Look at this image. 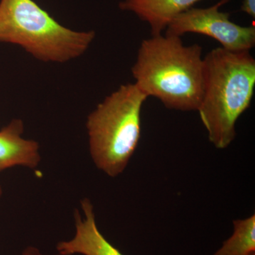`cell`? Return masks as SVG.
Here are the masks:
<instances>
[{
    "label": "cell",
    "instance_id": "cell-7",
    "mask_svg": "<svg viewBox=\"0 0 255 255\" xmlns=\"http://www.w3.org/2000/svg\"><path fill=\"white\" fill-rule=\"evenodd\" d=\"M204 0H123L119 6L148 23L152 36H159L178 15Z\"/></svg>",
    "mask_w": 255,
    "mask_h": 255
},
{
    "label": "cell",
    "instance_id": "cell-8",
    "mask_svg": "<svg viewBox=\"0 0 255 255\" xmlns=\"http://www.w3.org/2000/svg\"><path fill=\"white\" fill-rule=\"evenodd\" d=\"M23 124L20 119H14L0 130V172L14 166L33 169L39 164L38 142L23 138Z\"/></svg>",
    "mask_w": 255,
    "mask_h": 255
},
{
    "label": "cell",
    "instance_id": "cell-9",
    "mask_svg": "<svg viewBox=\"0 0 255 255\" xmlns=\"http://www.w3.org/2000/svg\"><path fill=\"white\" fill-rule=\"evenodd\" d=\"M233 233L213 255H255V215L233 221Z\"/></svg>",
    "mask_w": 255,
    "mask_h": 255
},
{
    "label": "cell",
    "instance_id": "cell-11",
    "mask_svg": "<svg viewBox=\"0 0 255 255\" xmlns=\"http://www.w3.org/2000/svg\"><path fill=\"white\" fill-rule=\"evenodd\" d=\"M22 255H44L41 254V252L33 247H28L23 252Z\"/></svg>",
    "mask_w": 255,
    "mask_h": 255
},
{
    "label": "cell",
    "instance_id": "cell-5",
    "mask_svg": "<svg viewBox=\"0 0 255 255\" xmlns=\"http://www.w3.org/2000/svg\"><path fill=\"white\" fill-rule=\"evenodd\" d=\"M230 1L220 0L207 8H190L171 21L166 28V36L198 33L211 37L230 51H250L255 45V26L238 25L231 21L229 13L220 11Z\"/></svg>",
    "mask_w": 255,
    "mask_h": 255
},
{
    "label": "cell",
    "instance_id": "cell-13",
    "mask_svg": "<svg viewBox=\"0 0 255 255\" xmlns=\"http://www.w3.org/2000/svg\"></svg>",
    "mask_w": 255,
    "mask_h": 255
},
{
    "label": "cell",
    "instance_id": "cell-1",
    "mask_svg": "<svg viewBox=\"0 0 255 255\" xmlns=\"http://www.w3.org/2000/svg\"><path fill=\"white\" fill-rule=\"evenodd\" d=\"M135 85L169 110L197 111L204 87V58L199 44L185 46L181 37L144 39L132 67Z\"/></svg>",
    "mask_w": 255,
    "mask_h": 255
},
{
    "label": "cell",
    "instance_id": "cell-12",
    "mask_svg": "<svg viewBox=\"0 0 255 255\" xmlns=\"http://www.w3.org/2000/svg\"><path fill=\"white\" fill-rule=\"evenodd\" d=\"M1 194H2V190H1V187L0 186V197H1Z\"/></svg>",
    "mask_w": 255,
    "mask_h": 255
},
{
    "label": "cell",
    "instance_id": "cell-2",
    "mask_svg": "<svg viewBox=\"0 0 255 255\" xmlns=\"http://www.w3.org/2000/svg\"><path fill=\"white\" fill-rule=\"evenodd\" d=\"M255 87V60L250 51L219 47L204 57V87L197 112L216 148H227L234 140L236 123L251 106Z\"/></svg>",
    "mask_w": 255,
    "mask_h": 255
},
{
    "label": "cell",
    "instance_id": "cell-4",
    "mask_svg": "<svg viewBox=\"0 0 255 255\" xmlns=\"http://www.w3.org/2000/svg\"><path fill=\"white\" fill-rule=\"evenodd\" d=\"M95 32L63 26L33 0L0 1V42L21 46L43 62L65 63L83 55Z\"/></svg>",
    "mask_w": 255,
    "mask_h": 255
},
{
    "label": "cell",
    "instance_id": "cell-6",
    "mask_svg": "<svg viewBox=\"0 0 255 255\" xmlns=\"http://www.w3.org/2000/svg\"><path fill=\"white\" fill-rule=\"evenodd\" d=\"M84 216L78 210L75 212L76 233L69 241L60 242L57 246L60 255H124L112 246L99 231L95 221L93 205L89 199L81 201Z\"/></svg>",
    "mask_w": 255,
    "mask_h": 255
},
{
    "label": "cell",
    "instance_id": "cell-10",
    "mask_svg": "<svg viewBox=\"0 0 255 255\" xmlns=\"http://www.w3.org/2000/svg\"><path fill=\"white\" fill-rule=\"evenodd\" d=\"M241 11L251 16L255 17V0H243L241 6Z\"/></svg>",
    "mask_w": 255,
    "mask_h": 255
},
{
    "label": "cell",
    "instance_id": "cell-3",
    "mask_svg": "<svg viewBox=\"0 0 255 255\" xmlns=\"http://www.w3.org/2000/svg\"><path fill=\"white\" fill-rule=\"evenodd\" d=\"M147 96L135 83L121 85L87 117L92 158L116 177L127 168L141 134V111Z\"/></svg>",
    "mask_w": 255,
    "mask_h": 255
}]
</instances>
